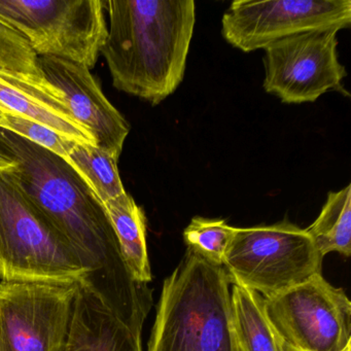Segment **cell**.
Masks as SVG:
<instances>
[{"label": "cell", "mask_w": 351, "mask_h": 351, "mask_svg": "<svg viewBox=\"0 0 351 351\" xmlns=\"http://www.w3.org/2000/svg\"><path fill=\"white\" fill-rule=\"evenodd\" d=\"M38 64L46 81L62 93L73 119L92 135L96 147L119 160L130 127L90 69L52 56H38Z\"/></svg>", "instance_id": "8fae6325"}, {"label": "cell", "mask_w": 351, "mask_h": 351, "mask_svg": "<svg viewBox=\"0 0 351 351\" xmlns=\"http://www.w3.org/2000/svg\"><path fill=\"white\" fill-rule=\"evenodd\" d=\"M66 162L85 180L102 204L126 193L119 173L118 160L96 145L77 143Z\"/></svg>", "instance_id": "e0dca14e"}, {"label": "cell", "mask_w": 351, "mask_h": 351, "mask_svg": "<svg viewBox=\"0 0 351 351\" xmlns=\"http://www.w3.org/2000/svg\"><path fill=\"white\" fill-rule=\"evenodd\" d=\"M0 18L25 38L38 56L89 69L108 38L102 0H0Z\"/></svg>", "instance_id": "8992f818"}, {"label": "cell", "mask_w": 351, "mask_h": 351, "mask_svg": "<svg viewBox=\"0 0 351 351\" xmlns=\"http://www.w3.org/2000/svg\"><path fill=\"white\" fill-rule=\"evenodd\" d=\"M101 50L119 91L161 104L184 79L196 23L193 0H108Z\"/></svg>", "instance_id": "7a4b0ae2"}, {"label": "cell", "mask_w": 351, "mask_h": 351, "mask_svg": "<svg viewBox=\"0 0 351 351\" xmlns=\"http://www.w3.org/2000/svg\"><path fill=\"white\" fill-rule=\"evenodd\" d=\"M15 166V162L0 147V171H8V170L13 169Z\"/></svg>", "instance_id": "44dd1931"}, {"label": "cell", "mask_w": 351, "mask_h": 351, "mask_svg": "<svg viewBox=\"0 0 351 351\" xmlns=\"http://www.w3.org/2000/svg\"><path fill=\"white\" fill-rule=\"evenodd\" d=\"M305 230L322 258L330 252H338L346 258L350 256V184L338 192L328 193L322 213Z\"/></svg>", "instance_id": "2e32d148"}, {"label": "cell", "mask_w": 351, "mask_h": 351, "mask_svg": "<svg viewBox=\"0 0 351 351\" xmlns=\"http://www.w3.org/2000/svg\"><path fill=\"white\" fill-rule=\"evenodd\" d=\"M264 305L281 340L298 350L343 351L351 345L350 301L322 273L264 298Z\"/></svg>", "instance_id": "52a82bcc"}, {"label": "cell", "mask_w": 351, "mask_h": 351, "mask_svg": "<svg viewBox=\"0 0 351 351\" xmlns=\"http://www.w3.org/2000/svg\"><path fill=\"white\" fill-rule=\"evenodd\" d=\"M223 266L186 248L164 280L147 351H240Z\"/></svg>", "instance_id": "3957f363"}, {"label": "cell", "mask_w": 351, "mask_h": 351, "mask_svg": "<svg viewBox=\"0 0 351 351\" xmlns=\"http://www.w3.org/2000/svg\"><path fill=\"white\" fill-rule=\"evenodd\" d=\"M236 228L223 219L195 217L184 231L186 248L211 264L223 266Z\"/></svg>", "instance_id": "ac0fdd59"}, {"label": "cell", "mask_w": 351, "mask_h": 351, "mask_svg": "<svg viewBox=\"0 0 351 351\" xmlns=\"http://www.w3.org/2000/svg\"><path fill=\"white\" fill-rule=\"evenodd\" d=\"M350 25V0H237L223 14L221 34L234 48L250 53L289 36Z\"/></svg>", "instance_id": "ba28073f"}, {"label": "cell", "mask_w": 351, "mask_h": 351, "mask_svg": "<svg viewBox=\"0 0 351 351\" xmlns=\"http://www.w3.org/2000/svg\"><path fill=\"white\" fill-rule=\"evenodd\" d=\"M0 147L16 163L10 173L22 192L87 269L81 282L141 337L153 291L131 274L104 204L64 159L48 149L3 128Z\"/></svg>", "instance_id": "6da1fadb"}, {"label": "cell", "mask_w": 351, "mask_h": 351, "mask_svg": "<svg viewBox=\"0 0 351 351\" xmlns=\"http://www.w3.org/2000/svg\"><path fill=\"white\" fill-rule=\"evenodd\" d=\"M281 351H300L298 350V349L293 348V347L289 346V344H287V343L283 342L282 340H281ZM343 351H351V345H349V346H347L346 348L344 349Z\"/></svg>", "instance_id": "7402d4cb"}, {"label": "cell", "mask_w": 351, "mask_h": 351, "mask_svg": "<svg viewBox=\"0 0 351 351\" xmlns=\"http://www.w3.org/2000/svg\"><path fill=\"white\" fill-rule=\"evenodd\" d=\"M5 114H7V112H5V110H3V108H0V120H1V118H3V116Z\"/></svg>", "instance_id": "603a6c76"}, {"label": "cell", "mask_w": 351, "mask_h": 351, "mask_svg": "<svg viewBox=\"0 0 351 351\" xmlns=\"http://www.w3.org/2000/svg\"><path fill=\"white\" fill-rule=\"evenodd\" d=\"M232 315L240 351H281V339L265 311L260 293L233 285Z\"/></svg>", "instance_id": "9a60e30c"}, {"label": "cell", "mask_w": 351, "mask_h": 351, "mask_svg": "<svg viewBox=\"0 0 351 351\" xmlns=\"http://www.w3.org/2000/svg\"><path fill=\"white\" fill-rule=\"evenodd\" d=\"M77 285L0 282V351H63Z\"/></svg>", "instance_id": "30bf717a"}, {"label": "cell", "mask_w": 351, "mask_h": 351, "mask_svg": "<svg viewBox=\"0 0 351 351\" xmlns=\"http://www.w3.org/2000/svg\"><path fill=\"white\" fill-rule=\"evenodd\" d=\"M337 34L316 30L269 45L264 49L265 91L295 104L316 101L328 91L349 96L342 84L347 73L339 62Z\"/></svg>", "instance_id": "9c48e42d"}, {"label": "cell", "mask_w": 351, "mask_h": 351, "mask_svg": "<svg viewBox=\"0 0 351 351\" xmlns=\"http://www.w3.org/2000/svg\"><path fill=\"white\" fill-rule=\"evenodd\" d=\"M322 258L306 230L285 219L236 228L223 267L231 285L270 298L322 273Z\"/></svg>", "instance_id": "5b68a950"}, {"label": "cell", "mask_w": 351, "mask_h": 351, "mask_svg": "<svg viewBox=\"0 0 351 351\" xmlns=\"http://www.w3.org/2000/svg\"><path fill=\"white\" fill-rule=\"evenodd\" d=\"M0 108L45 125L75 143L95 145L92 135L73 119L62 93L50 83L0 71Z\"/></svg>", "instance_id": "7c38bea8"}, {"label": "cell", "mask_w": 351, "mask_h": 351, "mask_svg": "<svg viewBox=\"0 0 351 351\" xmlns=\"http://www.w3.org/2000/svg\"><path fill=\"white\" fill-rule=\"evenodd\" d=\"M69 242L0 171V278L12 282L77 285L87 276Z\"/></svg>", "instance_id": "277c9868"}, {"label": "cell", "mask_w": 351, "mask_h": 351, "mask_svg": "<svg viewBox=\"0 0 351 351\" xmlns=\"http://www.w3.org/2000/svg\"><path fill=\"white\" fill-rule=\"evenodd\" d=\"M0 128L10 131L18 136L27 139L34 145L48 149L66 161L71 149L77 145L73 139L66 138L56 131L40 123L28 120L17 114H5L0 120Z\"/></svg>", "instance_id": "ffe728a7"}, {"label": "cell", "mask_w": 351, "mask_h": 351, "mask_svg": "<svg viewBox=\"0 0 351 351\" xmlns=\"http://www.w3.org/2000/svg\"><path fill=\"white\" fill-rule=\"evenodd\" d=\"M104 207L131 274L135 280L147 285L153 276L147 252L145 213L127 192L106 201Z\"/></svg>", "instance_id": "5bb4252c"}, {"label": "cell", "mask_w": 351, "mask_h": 351, "mask_svg": "<svg viewBox=\"0 0 351 351\" xmlns=\"http://www.w3.org/2000/svg\"><path fill=\"white\" fill-rule=\"evenodd\" d=\"M0 71L46 83L38 64V55L15 28L0 18Z\"/></svg>", "instance_id": "d6986e66"}, {"label": "cell", "mask_w": 351, "mask_h": 351, "mask_svg": "<svg viewBox=\"0 0 351 351\" xmlns=\"http://www.w3.org/2000/svg\"><path fill=\"white\" fill-rule=\"evenodd\" d=\"M63 351H143L141 337L121 322L83 282L77 283Z\"/></svg>", "instance_id": "4fadbf2b"}]
</instances>
